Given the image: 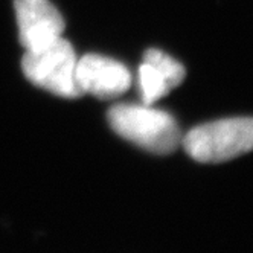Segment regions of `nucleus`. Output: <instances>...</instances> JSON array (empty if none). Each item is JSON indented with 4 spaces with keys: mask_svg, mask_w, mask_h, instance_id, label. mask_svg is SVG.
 Instances as JSON below:
<instances>
[{
    "mask_svg": "<svg viewBox=\"0 0 253 253\" xmlns=\"http://www.w3.org/2000/svg\"><path fill=\"white\" fill-rule=\"evenodd\" d=\"M116 134L154 154H171L182 145L177 121L167 112L145 104H116L107 113Z\"/></svg>",
    "mask_w": 253,
    "mask_h": 253,
    "instance_id": "obj_1",
    "label": "nucleus"
},
{
    "mask_svg": "<svg viewBox=\"0 0 253 253\" xmlns=\"http://www.w3.org/2000/svg\"><path fill=\"white\" fill-rule=\"evenodd\" d=\"M189 157L200 164H221L253 151V118H227L192 128L182 137Z\"/></svg>",
    "mask_w": 253,
    "mask_h": 253,
    "instance_id": "obj_2",
    "label": "nucleus"
},
{
    "mask_svg": "<svg viewBox=\"0 0 253 253\" xmlns=\"http://www.w3.org/2000/svg\"><path fill=\"white\" fill-rule=\"evenodd\" d=\"M77 53L64 37L37 49L26 50L22 58L25 77L37 87L61 98H80L81 88L77 83Z\"/></svg>",
    "mask_w": 253,
    "mask_h": 253,
    "instance_id": "obj_3",
    "label": "nucleus"
},
{
    "mask_svg": "<svg viewBox=\"0 0 253 253\" xmlns=\"http://www.w3.org/2000/svg\"><path fill=\"white\" fill-rule=\"evenodd\" d=\"M19 40L25 50H37L63 37L61 12L50 0H14Z\"/></svg>",
    "mask_w": 253,
    "mask_h": 253,
    "instance_id": "obj_4",
    "label": "nucleus"
},
{
    "mask_svg": "<svg viewBox=\"0 0 253 253\" xmlns=\"http://www.w3.org/2000/svg\"><path fill=\"white\" fill-rule=\"evenodd\" d=\"M77 83L83 95L115 99L130 88L131 74L121 61L98 53H87L77 61Z\"/></svg>",
    "mask_w": 253,
    "mask_h": 253,
    "instance_id": "obj_5",
    "label": "nucleus"
},
{
    "mask_svg": "<svg viewBox=\"0 0 253 253\" xmlns=\"http://www.w3.org/2000/svg\"><path fill=\"white\" fill-rule=\"evenodd\" d=\"M185 77L186 70L177 60L159 49H148L143 53V61L139 67L142 104L153 105L167 96L171 88L182 84Z\"/></svg>",
    "mask_w": 253,
    "mask_h": 253,
    "instance_id": "obj_6",
    "label": "nucleus"
}]
</instances>
